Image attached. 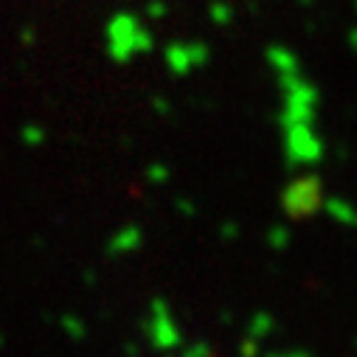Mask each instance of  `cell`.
Here are the masks:
<instances>
[{
  "mask_svg": "<svg viewBox=\"0 0 357 357\" xmlns=\"http://www.w3.org/2000/svg\"><path fill=\"white\" fill-rule=\"evenodd\" d=\"M354 6H357V0H354Z\"/></svg>",
  "mask_w": 357,
  "mask_h": 357,
  "instance_id": "24",
  "label": "cell"
},
{
  "mask_svg": "<svg viewBox=\"0 0 357 357\" xmlns=\"http://www.w3.org/2000/svg\"><path fill=\"white\" fill-rule=\"evenodd\" d=\"M146 335H149V343L160 351H172L181 346V329H177L174 318H172V310L163 298L152 301V310H149V321H146Z\"/></svg>",
  "mask_w": 357,
  "mask_h": 357,
  "instance_id": "4",
  "label": "cell"
},
{
  "mask_svg": "<svg viewBox=\"0 0 357 357\" xmlns=\"http://www.w3.org/2000/svg\"><path fill=\"white\" fill-rule=\"evenodd\" d=\"M177 208H181V211H186V214H192V211H195L189 200H181V203H177Z\"/></svg>",
  "mask_w": 357,
  "mask_h": 357,
  "instance_id": "23",
  "label": "cell"
},
{
  "mask_svg": "<svg viewBox=\"0 0 357 357\" xmlns=\"http://www.w3.org/2000/svg\"><path fill=\"white\" fill-rule=\"evenodd\" d=\"M264 56H267V62H271V68H273L279 76L301 73V70H298V56H296L290 48H284V45H271V48L264 51Z\"/></svg>",
  "mask_w": 357,
  "mask_h": 357,
  "instance_id": "7",
  "label": "cell"
},
{
  "mask_svg": "<svg viewBox=\"0 0 357 357\" xmlns=\"http://www.w3.org/2000/svg\"><path fill=\"white\" fill-rule=\"evenodd\" d=\"M284 152L290 166H310L324 158V144L312 124H290L284 127Z\"/></svg>",
  "mask_w": 357,
  "mask_h": 357,
  "instance_id": "3",
  "label": "cell"
},
{
  "mask_svg": "<svg viewBox=\"0 0 357 357\" xmlns=\"http://www.w3.org/2000/svg\"><path fill=\"white\" fill-rule=\"evenodd\" d=\"M267 245H271L273 250H284L290 245V228L287 225H273L271 231H267Z\"/></svg>",
  "mask_w": 357,
  "mask_h": 357,
  "instance_id": "13",
  "label": "cell"
},
{
  "mask_svg": "<svg viewBox=\"0 0 357 357\" xmlns=\"http://www.w3.org/2000/svg\"><path fill=\"white\" fill-rule=\"evenodd\" d=\"M324 208V186L315 174H304L290 181L282 192V211L293 220L312 217L315 211Z\"/></svg>",
  "mask_w": 357,
  "mask_h": 357,
  "instance_id": "2",
  "label": "cell"
},
{
  "mask_svg": "<svg viewBox=\"0 0 357 357\" xmlns=\"http://www.w3.org/2000/svg\"><path fill=\"white\" fill-rule=\"evenodd\" d=\"M324 211L329 214V220L346 225V228H357V208L343 200V197H324Z\"/></svg>",
  "mask_w": 357,
  "mask_h": 357,
  "instance_id": "9",
  "label": "cell"
},
{
  "mask_svg": "<svg viewBox=\"0 0 357 357\" xmlns=\"http://www.w3.org/2000/svg\"><path fill=\"white\" fill-rule=\"evenodd\" d=\"M279 84H282L284 102H290V105H310V107L318 105V91H315V84H310L301 73L279 76Z\"/></svg>",
  "mask_w": 357,
  "mask_h": 357,
  "instance_id": "6",
  "label": "cell"
},
{
  "mask_svg": "<svg viewBox=\"0 0 357 357\" xmlns=\"http://www.w3.org/2000/svg\"><path fill=\"white\" fill-rule=\"evenodd\" d=\"M155 107H158V113H169V102L166 99H155Z\"/></svg>",
  "mask_w": 357,
  "mask_h": 357,
  "instance_id": "22",
  "label": "cell"
},
{
  "mask_svg": "<svg viewBox=\"0 0 357 357\" xmlns=\"http://www.w3.org/2000/svg\"><path fill=\"white\" fill-rule=\"evenodd\" d=\"M155 40L149 29L130 12H119L107 20V54L116 62H130L135 54L152 51Z\"/></svg>",
  "mask_w": 357,
  "mask_h": 357,
  "instance_id": "1",
  "label": "cell"
},
{
  "mask_svg": "<svg viewBox=\"0 0 357 357\" xmlns=\"http://www.w3.org/2000/svg\"><path fill=\"white\" fill-rule=\"evenodd\" d=\"M23 141H29V144H40V141H45V132H43L40 127H26V130H23Z\"/></svg>",
  "mask_w": 357,
  "mask_h": 357,
  "instance_id": "19",
  "label": "cell"
},
{
  "mask_svg": "<svg viewBox=\"0 0 357 357\" xmlns=\"http://www.w3.org/2000/svg\"><path fill=\"white\" fill-rule=\"evenodd\" d=\"M181 354H183V357H208V354H214V349H211L208 343L197 340V343H189V346H183V349H181Z\"/></svg>",
  "mask_w": 357,
  "mask_h": 357,
  "instance_id": "15",
  "label": "cell"
},
{
  "mask_svg": "<svg viewBox=\"0 0 357 357\" xmlns=\"http://www.w3.org/2000/svg\"><path fill=\"white\" fill-rule=\"evenodd\" d=\"M312 119H315V107H310V105H290V102H284V107H282V127L312 124Z\"/></svg>",
  "mask_w": 357,
  "mask_h": 357,
  "instance_id": "10",
  "label": "cell"
},
{
  "mask_svg": "<svg viewBox=\"0 0 357 357\" xmlns=\"http://www.w3.org/2000/svg\"><path fill=\"white\" fill-rule=\"evenodd\" d=\"M166 3H160V0H149V3H146V17L149 20H163L166 17Z\"/></svg>",
  "mask_w": 357,
  "mask_h": 357,
  "instance_id": "18",
  "label": "cell"
},
{
  "mask_svg": "<svg viewBox=\"0 0 357 357\" xmlns=\"http://www.w3.org/2000/svg\"><path fill=\"white\" fill-rule=\"evenodd\" d=\"M62 329H65L73 340H82V337H84V324H82L76 315H65V318H62Z\"/></svg>",
  "mask_w": 357,
  "mask_h": 357,
  "instance_id": "14",
  "label": "cell"
},
{
  "mask_svg": "<svg viewBox=\"0 0 357 357\" xmlns=\"http://www.w3.org/2000/svg\"><path fill=\"white\" fill-rule=\"evenodd\" d=\"M146 181H149V183H166V181H169V169H166L163 163H152V166L146 169Z\"/></svg>",
  "mask_w": 357,
  "mask_h": 357,
  "instance_id": "16",
  "label": "cell"
},
{
  "mask_svg": "<svg viewBox=\"0 0 357 357\" xmlns=\"http://www.w3.org/2000/svg\"><path fill=\"white\" fill-rule=\"evenodd\" d=\"M220 234L228 236V239H234V236H236V225H234V222H225V225L220 228Z\"/></svg>",
  "mask_w": 357,
  "mask_h": 357,
  "instance_id": "20",
  "label": "cell"
},
{
  "mask_svg": "<svg viewBox=\"0 0 357 357\" xmlns=\"http://www.w3.org/2000/svg\"><path fill=\"white\" fill-rule=\"evenodd\" d=\"M208 45L203 43H169L163 51V59L174 76H186L195 68H203L208 62Z\"/></svg>",
  "mask_w": 357,
  "mask_h": 357,
  "instance_id": "5",
  "label": "cell"
},
{
  "mask_svg": "<svg viewBox=\"0 0 357 357\" xmlns=\"http://www.w3.org/2000/svg\"><path fill=\"white\" fill-rule=\"evenodd\" d=\"M141 239H144V236H141V228H135V225H124L121 231L113 234L107 250H110L113 256H124V253L138 250V248H141Z\"/></svg>",
  "mask_w": 357,
  "mask_h": 357,
  "instance_id": "8",
  "label": "cell"
},
{
  "mask_svg": "<svg viewBox=\"0 0 357 357\" xmlns=\"http://www.w3.org/2000/svg\"><path fill=\"white\" fill-rule=\"evenodd\" d=\"M273 329H276V321H273L271 312H253V318L248 324V335L256 337V340H264Z\"/></svg>",
  "mask_w": 357,
  "mask_h": 357,
  "instance_id": "11",
  "label": "cell"
},
{
  "mask_svg": "<svg viewBox=\"0 0 357 357\" xmlns=\"http://www.w3.org/2000/svg\"><path fill=\"white\" fill-rule=\"evenodd\" d=\"M208 17H211V23H217V26H228V23L234 20V9L225 3V0H214V3L208 6Z\"/></svg>",
  "mask_w": 357,
  "mask_h": 357,
  "instance_id": "12",
  "label": "cell"
},
{
  "mask_svg": "<svg viewBox=\"0 0 357 357\" xmlns=\"http://www.w3.org/2000/svg\"><path fill=\"white\" fill-rule=\"evenodd\" d=\"M349 48H351V51H357V26L349 31Z\"/></svg>",
  "mask_w": 357,
  "mask_h": 357,
  "instance_id": "21",
  "label": "cell"
},
{
  "mask_svg": "<svg viewBox=\"0 0 357 357\" xmlns=\"http://www.w3.org/2000/svg\"><path fill=\"white\" fill-rule=\"evenodd\" d=\"M259 343H261V340H256V337L245 335V337H242V343H239V354H242V357H256V354H259V349H261Z\"/></svg>",
  "mask_w": 357,
  "mask_h": 357,
  "instance_id": "17",
  "label": "cell"
}]
</instances>
